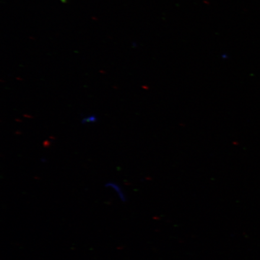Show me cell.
Returning <instances> with one entry per match:
<instances>
[{
    "instance_id": "obj_2",
    "label": "cell",
    "mask_w": 260,
    "mask_h": 260,
    "mask_svg": "<svg viewBox=\"0 0 260 260\" xmlns=\"http://www.w3.org/2000/svg\"><path fill=\"white\" fill-rule=\"evenodd\" d=\"M98 121L97 116L96 115H90L82 119L83 124H86V123H93L96 122Z\"/></svg>"
},
{
    "instance_id": "obj_1",
    "label": "cell",
    "mask_w": 260,
    "mask_h": 260,
    "mask_svg": "<svg viewBox=\"0 0 260 260\" xmlns=\"http://www.w3.org/2000/svg\"><path fill=\"white\" fill-rule=\"evenodd\" d=\"M106 187L112 189L118 195L120 200L122 201V202H125L126 200V195L119 184L113 183V182H109V183L106 184Z\"/></svg>"
}]
</instances>
